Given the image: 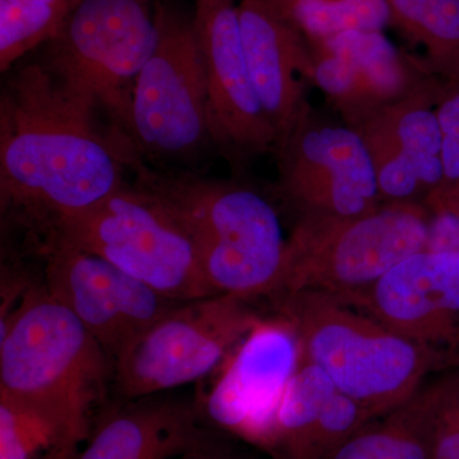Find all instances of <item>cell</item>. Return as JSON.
<instances>
[{
  "label": "cell",
  "instance_id": "obj_15",
  "mask_svg": "<svg viewBox=\"0 0 459 459\" xmlns=\"http://www.w3.org/2000/svg\"><path fill=\"white\" fill-rule=\"evenodd\" d=\"M309 45L313 84L350 128L440 80L385 31H346Z\"/></svg>",
  "mask_w": 459,
  "mask_h": 459
},
{
  "label": "cell",
  "instance_id": "obj_7",
  "mask_svg": "<svg viewBox=\"0 0 459 459\" xmlns=\"http://www.w3.org/2000/svg\"><path fill=\"white\" fill-rule=\"evenodd\" d=\"M429 219L424 204H383L361 216L295 220L274 296L310 291L343 299L362 291L425 250Z\"/></svg>",
  "mask_w": 459,
  "mask_h": 459
},
{
  "label": "cell",
  "instance_id": "obj_21",
  "mask_svg": "<svg viewBox=\"0 0 459 459\" xmlns=\"http://www.w3.org/2000/svg\"><path fill=\"white\" fill-rule=\"evenodd\" d=\"M309 44L346 31H385L386 0H268Z\"/></svg>",
  "mask_w": 459,
  "mask_h": 459
},
{
  "label": "cell",
  "instance_id": "obj_4",
  "mask_svg": "<svg viewBox=\"0 0 459 459\" xmlns=\"http://www.w3.org/2000/svg\"><path fill=\"white\" fill-rule=\"evenodd\" d=\"M272 303L295 331L300 361L316 365L338 392L376 418L410 401L429 376L446 370L433 352L333 296L292 292L274 296Z\"/></svg>",
  "mask_w": 459,
  "mask_h": 459
},
{
  "label": "cell",
  "instance_id": "obj_26",
  "mask_svg": "<svg viewBox=\"0 0 459 459\" xmlns=\"http://www.w3.org/2000/svg\"><path fill=\"white\" fill-rule=\"evenodd\" d=\"M232 439L231 435L208 428L195 446L175 459H259Z\"/></svg>",
  "mask_w": 459,
  "mask_h": 459
},
{
  "label": "cell",
  "instance_id": "obj_5",
  "mask_svg": "<svg viewBox=\"0 0 459 459\" xmlns=\"http://www.w3.org/2000/svg\"><path fill=\"white\" fill-rule=\"evenodd\" d=\"M157 4L81 0L36 57L68 98L107 117L108 128L128 142L135 82L159 40Z\"/></svg>",
  "mask_w": 459,
  "mask_h": 459
},
{
  "label": "cell",
  "instance_id": "obj_28",
  "mask_svg": "<svg viewBox=\"0 0 459 459\" xmlns=\"http://www.w3.org/2000/svg\"><path fill=\"white\" fill-rule=\"evenodd\" d=\"M424 205L428 208L429 212L446 211V212L459 214V188L429 195Z\"/></svg>",
  "mask_w": 459,
  "mask_h": 459
},
{
  "label": "cell",
  "instance_id": "obj_25",
  "mask_svg": "<svg viewBox=\"0 0 459 459\" xmlns=\"http://www.w3.org/2000/svg\"><path fill=\"white\" fill-rule=\"evenodd\" d=\"M437 115L442 132L443 183L431 195L459 188V83H446Z\"/></svg>",
  "mask_w": 459,
  "mask_h": 459
},
{
  "label": "cell",
  "instance_id": "obj_29",
  "mask_svg": "<svg viewBox=\"0 0 459 459\" xmlns=\"http://www.w3.org/2000/svg\"><path fill=\"white\" fill-rule=\"evenodd\" d=\"M213 2H235V0H195V4H204V3Z\"/></svg>",
  "mask_w": 459,
  "mask_h": 459
},
{
  "label": "cell",
  "instance_id": "obj_24",
  "mask_svg": "<svg viewBox=\"0 0 459 459\" xmlns=\"http://www.w3.org/2000/svg\"><path fill=\"white\" fill-rule=\"evenodd\" d=\"M409 403L427 437L429 458L459 459V369L422 385Z\"/></svg>",
  "mask_w": 459,
  "mask_h": 459
},
{
  "label": "cell",
  "instance_id": "obj_1",
  "mask_svg": "<svg viewBox=\"0 0 459 459\" xmlns=\"http://www.w3.org/2000/svg\"><path fill=\"white\" fill-rule=\"evenodd\" d=\"M7 74L0 95L2 213L40 235L122 188L133 151L38 60Z\"/></svg>",
  "mask_w": 459,
  "mask_h": 459
},
{
  "label": "cell",
  "instance_id": "obj_9",
  "mask_svg": "<svg viewBox=\"0 0 459 459\" xmlns=\"http://www.w3.org/2000/svg\"><path fill=\"white\" fill-rule=\"evenodd\" d=\"M252 301L213 295L172 307L114 359L115 394L151 397L212 374L263 319Z\"/></svg>",
  "mask_w": 459,
  "mask_h": 459
},
{
  "label": "cell",
  "instance_id": "obj_6",
  "mask_svg": "<svg viewBox=\"0 0 459 459\" xmlns=\"http://www.w3.org/2000/svg\"><path fill=\"white\" fill-rule=\"evenodd\" d=\"M44 235L105 259L178 303L216 295L188 226L164 198L137 181L54 223Z\"/></svg>",
  "mask_w": 459,
  "mask_h": 459
},
{
  "label": "cell",
  "instance_id": "obj_3",
  "mask_svg": "<svg viewBox=\"0 0 459 459\" xmlns=\"http://www.w3.org/2000/svg\"><path fill=\"white\" fill-rule=\"evenodd\" d=\"M129 171L188 226L202 270L216 295L273 298L285 265L287 238L271 199L240 179L160 170L134 159Z\"/></svg>",
  "mask_w": 459,
  "mask_h": 459
},
{
  "label": "cell",
  "instance_id": "obj_10",
  "mask_svg": "<svg viewBox=\"0 0 459 459\" xmlns=\"http://www.w3.org/2000/svg\"><path fill=\"white\" fill-rule=\"evenodd\" d=\"M277 198L307 217H356L383 204L376 170L360 135L313 107L273 152Z\"/></svg>",
  "mask_w": 459,
  "mask_h": 459
},
{
  "label": "cell",
  "instance_id": "obj_14",
  "mask_svg": "<svg viewBox=\"0 0 459 459\" xmlns=\"http://www.w3.org/2000/svg\"><path fill=\"white\" fill-rule=\"evenodd\" d=\"M337 300L433 352L446 370L459 369L458 253L421 250Z\"/></svg>",
  "mask_w": 459,
  "mask_h": 459
},
{
  "label": "cell",
  "instance_id": "obj_18",
  "mask_svg": "<svg viewBox=\"0 0 459 459\" xmlns=\"http://www.w3.org/2000/svg\"><path fill=\"white\" fill-rule=\"evenodd\" d=\"M208 428L193 402L160 394L120 400L99 413L72 459H175Z\"/></svg>",
  "mask_w": 459,
  "mask_h": 459
},
{
  "label": "cell",
  "instance_id": "obj_11",
  "mask_svg": "<svg viewBox=\"0 0 459 459\" xmlns=\"http://www.w3.org/2000/svg\"><path fill=\"white\" fill-rule=\"evenodd\" d=\"M207 80V122L211 150L238 177L277 146L274 131L244 56L234 2L195 4Z\"/></svg>",
  "mask_w": 459,
  "mask_h": 459
},
{
  "label": "cell",
  "instance_id": "obj_20",
  "mask_svg": "<svg viewBox=\"0 0 459 459\" xmlns=\"http://www.w3.org/2000/svg\"><path fill=\"white\" fill-rule=\"evenodd\" d=\"M392 26L424 51L422 62L446 83H459V0H386Z\"/></svg>",
  "mask_w": 459,
  "mask_h": 459
},
{
  "label": "cell",
  "instance_id": "obj_19",
  "mask_svg": "<svg viewBox=\"0 0 459 459\" xmlns=\"http://www.w3.org/2000/svg\"><path fill=\"white\" fill-rule=\"evenodd\" d=\"M337 388L316 365L299 361L281 398L265 455L271 459H316L314 442L320 418Z\"/></svg>",
  "mask_w": 459,
  "mask_h": 459
},
{
  "label": "cell",
  "instance_id": "obj_8",
  "mask_svg": "<svg viewBox=\"0 0 459 459\" xmlns=\"http://www.w3.org/2000/svg\"><path fill=\"white\" fill-rule=\"evenodd\" d=\"M157 5L159 40L135 82L128 138L151 168L190 171L211 148L204 57L195 18Z\"/></svg>",
  "mask_w": 459,
  "mask_h": 459
},
{
  "label": "cell",
  "instance_id": "obj_27",
  "mask_svg": "<svg viewBox=\"0 0 459 459\" xmlns=\"http://www.w3.org/2000/svg\"><path fill=\"white\" fill-rule=\"evenodd\" d=\"M425 250L459 255V214L446 211L430 212Z\"/></svg>",
  "mask_w": 459,
  "mask_h": 459
},
{
  "label": "cell",
  "instance_id": "obj_22",
  "mask_svg": "<svg viewBox=\"0 0 459 459\" xmlns=\"http://www.w3.org/2000/svg\"><path fill=\"white\" fill-rule=\"evenodd\" d=\"M81 0H0V71L8 74L59 32Z\"/></svg>",
  "mask_w": 459,
  "mask_h": 459
},
{
  "label": "cell",
  "instance_id": "obj_23",
  "mask_svg": "<svg viewBox=\"0 0 459 459\" xmlns=\"http://www.w3.org/2000/svg\"><path fill=\"white\" fill-rule=\"evenodd\" d=\"M325 459H430L427 437L409 403L371 420Z\"/></svg>",
  "mask_w": 459,
  "mask_h": 459
},
{
  "label": "cell",
  "instance_id": "obj_12",
  "mask_svg": "<svg viewBox=\"0 0 459 459\" xmlns=\"http://www.w3.org/2000/svg\"><path fill=\"white\" fill-rule=\"evenodd\" d=\"M42 238L44 286L77 316L113 361L178 304L98 255L53 235Z\"/></svg>",
  "mask_w": 459,
  "mask_h": 459
},
{
  "label": "cell",
  "instance_id": "obj_2",
  "mask_svg": "<svg viewBox=\"0 0 459 459\" xmlns=\"http://www.w3.org/2000/svg\"><path fill=\"white\" fill-rule=\"evenodd\" d=\"M113 368L104 347L44 283L27 286L2 318L0 400L49 424L65 459L89 437Z\"/></svg>",
  "mask_w": 459,
  "mask_h": 459
},
{
  "label": "cell",
  "instance_id": "obj_17",
  "mask_svg": "<svg viewBox=\"0 0 459 459\" xmlns=\"http://www.w3.org/2000/svg\"><path fill=\"white\" fill-rule=\"evenodd\" d=\"M237 7L247 69L279 146L312 108V49L268 0H240Z\"/></svg>",
  "mask_w": 459,
  "mask_h": 459
},
{
  "label": "cell",
  "instance_id": "obj_13",
  "mask_svg": "<svg viewBox=\"0 0 459 459\" xmlns=\"http://www.w3.org/2000/svg\"><path fill=\"white\" fill-rule=\"evenodd\" d=\"M299 361L298 337L289 322L263 318L199 403L205 424L267 453L281 398Z\"/></svg>",
  "mask_w": 459,
  "mask_h": 459
},
{
  "label": "cell",
  "instance_id": "obj_16",
  "mask_svg": "<svg viewBox=\"0 0 459 459\" xmlns=\"http://www.w3.org/2000/svg\"><path fill=\"white\" fill-rule=\"evenodd\" d=\"M446 83L434 81L352 128L369 153L383 204H424L443 183L437 105Z\"/></svg>",
  "mask_w": 459,
  "mask_h": 459
}]
</instances>
